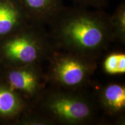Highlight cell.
Segmentation results:
<instances>
[{
    "label": "cell",
    "instance_id": "cell-8",
    "mask_svg": "<svg viewBox=\"0 0 125 125\" xmlns=\"http://www.w3.org/2000/svg\"><path fill=\"white\" fill-rule=\"evenodd\" d=\"M30 21L50 22L62 7L60 0H19Z\"/></svg>",
    "mask_w": 125,
    "mask_h": 125
},
{
    "label": "cell",
    "instance_id": "cell-2",
    "mask_svg": "<svg viewBox=\"0 0 125 125\" xmlns=\"http://www.w3.org/2000/svg\"><path fill=\"white\" fill-rule=\"evenodd\" d=\"M50 53L46 35L30 22L0 39V68L38 64Z\"/></svg>",
    "mask_w": 125,
    "mask_h": 125
},
{
    "label": "cell",
    "instance_id": "cell-13",
    "mask_svg": "<svg viewBox=\"0 0 125 125\" xmlns=\"http://www.w3.org/2000/svg\"><path fill=\"white\" fill-rule=\"evenodd\" d=\"M74 1L80 4L97 7L102 5L105 0H74Z\"/></svg>",
    "mask_w": 125,
    "mask_h": 125
},
{
    "label": "cell",
    "instance_id": "cell-11",
    "mask_svg": "<svg viewBox=\"0 0 125 125\" xmlns=\"http://www.w3.org/2000/svg\"><path fill=\"white\" fill-rule=\"evenodd\" d=\"M104 69L109 74H124L125 73V54L113 53L106 57Z\"/></svg>",
    "mask_w": 125,
    "mask_h": 125
},
{
    "label": "cell",
    "instance_id": "cell-3",
    "mask_svg": "<svg viewBox=\"0 0 125 125\" xmlns=\"http://www.w3.org/2000/svg\"><path fill=\"white\" fill-rule=\"evenodd\" d=\"M49 76L56 85L76 89L87 81L96 68L93 58L68 52L51 57Z\"/></svg>",
    "mask_w": 125,
    "mask_h": 125
},
{
    "label": "cell",
    "instance_id": "cell-1",
    "mask_svg": "<svg viewBox=\"0 0 125 125\" xmlns=\"http://www.w3.org/2000/svg\"><path fill=\"white\" fill-rule=\"evenodd\" d=\"M50 22L59 46L91 58L114 38L109 17L99 11L62 7Z\"/></svg>",
    "mask_w": 125,
    "mask_h": 125
},
{
    "label": "cell",
    "instance_id": "cell-10",
    "mask_svg": "<svg viewBox=\"0 0 125 125\" xmlns=\"http://www.w3.org/2000/svg\"><path fill=\"white\" fill-rule=\"evenodd\" d=\"M111 27L114 38L124 42L125 40V6L121 4L117 8L113 15L109 17Z\"/></svg>",
    "mask_w": 125,
    "mask_h": 125
},
{
    "label": "cell",
    "instance_id": "cell-4",
    "mask_svg": "<svg viewBox=\"0 0 125 125\" xmlns=\"http://www.w3.org/2000/svg\"><path fill=\"white\" fill-rule=\"evenodd\" d=\"M42 108L45 116L52 121L65 124H79L90 120L93 105L81 96L62 92H52L43 98Z\"/></svg>",
    "mask_w": 125,
    "mask_h": 125
},
{
    "label": "cell",
    "instance_id": "cell-9",
    "mask_svg": "<svg viewBox=\"0 0 125 125\" xmlns=\"http://www.w3.org/2000/svg\"><path fill=\"white\" fill-rule=\"evenodd\" d=\"M100 101L109 113L115 114L122 112L125 108L124 85L112 83L107 86L101 92Z\"/></svg>",
    "mask_w": 125,
    "mask_h": 125
},
{
    "label": "cell",
    "instance_id": "cell-6",
    "mask_svg": "<svg viewBox=\"0 0 125 125\" xmlns=\"http://www.w3.org/2000/svg\"><path fill=\"white\" fill-rule=\"evenodd\" d=\"M30 22L19 0H0V39Z\"/></svg>",
    "mask_w": 125,
    "mask_h": 125
},
{
    "label": "cell",
    "instance_id": "cell-12",
    "mask_svg": "<svg viewBox=\"0 0 125 125\" xmlns=\"http://www.w3.org/2000/svg\"><path fill=\"white\" fill-rule=\"evenodd\" d=\"M53 122L44 115H34L25 112L15 123L24 125H51Z\"/></svg>",
    "mask_w": 125,
    "mask_h": 125
},
{
    "label": "cell",
    "instance_id": "cell-5",
    "mask_svg": "<svg viewBox=\"0 0 125 125\" xmlns=\"http://www.w3.org/2000/svg\"><path fill=\"white\" fill-rule=\"evenodd\" d=\"M0 79L26 100L40 93L44 86L38 64L0 68Z\"/></svg>",
    "mask_w": 125,
    "mask_h": 125
},
{
    "label": "cell",
    "instance_id": "cell-7",
    "mask_svg": "<svg viewBox=\"0 0 125 125\" xmlns=\"http://www.w3.org/2000/svg\"><path fill=\"white\" fill-rule=\"evenodd\" d=\"M26 109V100L0 79V121L15 123Z\"/></svg>",
    "mask_w": 125,
    "mask_h": 125
}]
</instances>
